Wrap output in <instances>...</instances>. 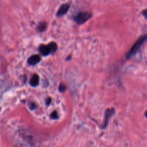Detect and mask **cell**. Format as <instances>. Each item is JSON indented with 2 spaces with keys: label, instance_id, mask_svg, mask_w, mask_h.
Instances as JSON below:
<instances>
[{
  "label": "cell",
  "instance_id": "obj_13",
  "mask_svg": "<svg viewBox=\"0 0 147 147\" xmlns=\"http://www.w3.org/2000/svg\"><path fill=\"white\" fill-rule=\"evenodd\" d=\"M51 99L50 98H48L47 99V101H46V103L47 105H49V103H51Z\"/></svg>",
  "mask_w": 147,
  "mask_h": 147
},
{
  "label": "cell",
  "instance_id": "obj_6",
  "mask_svg": "<svg viewBox=\"0 0 147 147\" xmlns=\"http://www.w3.org/2000/svg\"><path fill=\"white\" fill-rule=\"evenodd\" d=\"M112 113H113V110L107 109L106 111L105 114V118H104V122H103V127H105L107 126L108 122L109 121V119L111 115H112Z\"/></svg>",
  "mask_w": 147,
  "mask_h": 147
},
{
  "label": "cell",
  "instance_id": "obj_3",
  "mask_svg": "<svg viewBox=\"0 0 147 147\" xmlns=\"http://www.w3.org/2000/svg\"><path fill=\"white\" fill-rule=\"evenodd\" d=\"M69 8V5L68 4H64L61 5L57 13V16L58 17L63 16L67 12Z\"/></svg>",
  "mask_w": 147,
  "mask_h": 147
},
{
  "label": "cell",
  "instance_id": "obj_9",
  "mask_svg": "<svg viewBox=\"0 0 147 147\" xmlns=\"http://www.w3.org/2000/svg\"><path fill=\"white\" fill-rule=\"evenodd\" d=\"M46 28H47V24L45 22H42L38 25L37 27V29L39 32H43L46 29Z\"/></svg>",
  "mask_w": 147,
  "mask_h": 147
},
{
  "label": "cell",
  "instance_id": "obj_14",
  "mask_svg": "<svg viewBox=\"0 0 147 147\" xmlns=\"http://www.w3.org/2000/svg\"><path fill=\"white\" fill-rule=\"evenodd\" d=\"M145 115H146V117H147V111L146 112V113H145Z\"/></svg>",
  "mask_w": 147,
  "mask_h": 147
},
{
  "label": "cell",
  "instance_id": "obj_2",
  "mask_svg": "<svg viewBox=\"0 0 147 147\" xmlns=\"http://www.w3.org/2000/svg\"><path fill=\"white\" fill-rule=\"evenodd\" d=\"M91 16L92 15L90 13L80 12L75 17V20L78 24H82L88 20Z\"/></svg>",
  "mask_w": 147,
  "mask_h": 147
},
{
  "label": "cell",
  "instance_id": "obj_7",
  "mask_svg": "<svg viewBox=\"0 0 147 147\" xmlns=\"http://www.w3.org/2000/svg\"><path fill=\"white\" fill-rule=\"evenodd\" d=\"M39 83V77L37 75L34 74L31 78L30 80V84L33 87H36L38 84Z\"/></svg>",
  "mask_w": 147,
  "mask_h": 147
},
{
  "label": "cell",
  "instance_id": "obj_8",
  "mask_svg": "<svg viewBox=\"0 0 147 147\" xmlns=\"http://www.w3.org/2000/svg\"><path fill=\"white\" fill-rule=\"evenodd\" d=\"M49 48V49H50V51H51V53H54L56 49H57V45L55 42H50L49 44H48Z\"/></svg>",
  "mask_w": 147,
  "mask_h": 147
},
{
  "label": "cell",
  "instance_id": "obj_5",
  "mask_svg": "<svg viewBox=\"0 0 147 147\" xmlns=\"http://www.w3.org/2000/svg\"><path fill=\"white\" fill-rule=\"evenodd\" d=\"M40 60H41V58L39 55H34L29 58L28 62L30 65H35L37 64L40 61Z\"/></svg>",
  "mask_w": 147,
  "mask_h": 147
},
{
  "label": "cell",
  "instance_id": "obj_10",
  "mask_svg": "<svg viewBox=\"0 0 147 147\" xmlns=\"http://www.w3.org/2000/svg\"><path fill=\"white\" fill-rule=\"evenodd\" d=\"M51 118H53V119H56L58 118V115H57V113L56 111H53L52 114H51Z\"/></svg>",
  "mask_w": 147,
  "mask_h": 147
},
{
  "label": "cell",
  "instance_id": "obj_1",
  "mask_svg": "<svg viewBox=\"0 0 147 147\" xmlns=\"http://www.w3.org/2000/svg\"><path fill=\"white\" fill-rule=\"evenodd\" d=\"M146 39H147V35L143 36H141V37H140L138 39V40H137V41L134 43V44L132 46V47L129 50V51L127 52V53L126 55V57L127 59H129V58L131 57L132 56H133L137 52V51H138L140 48L141 47V45H142Z\"/></svg>",
  "mask_w": 147,
  "mask_h": 147
},
{
  "label": "cell",
  "instance_id": "obj_4",
  "mask_svg": "<svg viewBox=\"0 0 147 147\" xmlns=\"http://www.w3.org/2000/svg\"><path fill=\"white\" fill-rule=\"evenodd\" d=\"M39 52L40 53L43 55V56H47L51 53V51L49 49V48L48 45H41L39 47Z\"/></svg>",
  "mask_w": 147,
  "mask_h": 147
},
{
  "label": "cell",
  "instance_id": "obj_11",
  "mask_svg": "<svg viewBox=\"0 0 147 147\" xmlns=\"http://www.w3.org/2000/svg\"><path fill=\"white\" fill-rule=\"evenodd\" d=\"M59 91H61V92H63V91H65V88H66V87H65V86H64V85H63V84H60V86H59Z\"/></svg>",
  "mask_w": 147,
  "mask_h": 147
},
{
  "label": "cell",
  "instance_id": "obj_12",
  "mask_svg": "<svg viewBox=\"0 0 147 147\" xmlns=\"http://www.w3.org/2000/svg\"><path fill=\"white\" fill-rule=\"evenodd\" d=\"M142 13L143 16L147 19V9L144 10L142 11Z\"/></svg>",
  "mask_w": 147,
  "mask_h": 147
}]
</instances>
